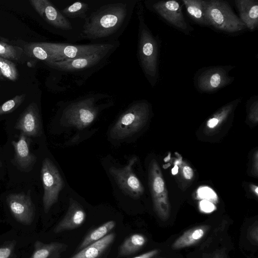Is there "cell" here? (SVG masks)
I'll return each mask as SVG.
<instances>
[{
	"label": "cell",
	"mask_w": 258,
	"mask_h": 258,
	"mask_svg": "<svg viewBox=\"0 0 258 258\" xmlns=\"http://www.w3.org/2000/svg\"><path fill=\"white\" fill-rule=\"evenodd\" d=\"M115 50L99 52L80 58L59 61L44 62L49 67L65 75L76 77L78 85L82 84L92 74L106 64Z\"/></svg>",
	"instance_id": "4"
},
{
	"label": "cell",
	"mask_w": 258,
	"mask_h": 258,
	"mask_svg": "<svg viewBox=\"0 0 258 258\" xmlns=\"http://www.w3.org/2000/svg\"><path fill=\"white\" fill-rule=\"evenodd\" d=\"M138 0H114L95 5L84 21L82 40L92 43L118 41L127 28Z\"/></svg>",
	"instance_id": "1"
},
{
	"label": "cell",
	"mask_w": 258,
	"mask_h": 258,
	"mask_svg": "<svg viewBox=\"0 0 258 258\" xmlns=\"http://www.w3.org/2000/svg\"><path fill=\"white\" fill-rule=\"evenodd\" d=\"M22 49L25 53L29 56L43 60L44 62L51 61L50 56L47 52L42 47L38 46L36 42L24 44Z\"/></svg>",
	"instance_id": "27"
},
{
	"label": "cell",
	"mask_w": 258,
	"mask_h": 258,
	"mask_svg": "<svg viewBox=\"0 0 258 258\" xmlns=\"http://www.w3.org/2000/svg\"><path fill=\"white\" fill-rule=\"evenodd\" d=\"M150 113V105L145 100L134 101L120 115L110 131L113 139H123L140 130Z\"/></svg>",
	"instance_id": "7"
},
{
	"label": "cell",
	"mask_w": 258,
	"mask_h": 258,
	"mask_svg": "<svg viewBox=\"0 0 258 258\" xmlns=\"http://www.w3.org/2000/svg\"><path fill=\"white\" fill-rule=\"evenodd\" d=\"M26 54L22 47L13 45L0 40V57L9 60L20 61Z\"/></svg>",
	"instance_id": "26"
},
{
	"label": "cell",
	"mask_w": 258,
	"mask_h": 258,
	"mask_svg": "<svg viewBox=\"0 0 258 258\" xmlns=\"http://www.w3.org/2000/svg\"><path fill=\"white\" fill-rule=\"evenodd\" d=\"M150 5L152 10L174 27L184 31L188 29L181 8L178 2L173 0L163 1Z\"/></svg>",
	"instance_id": "15"
},
{
	"label": "cell",
	"mask_w": 258,
	"mask_h": 258,
	"mask_svg": "<svg viewBox=\"0 0 258 258\" xmlns=\"http://www.w3.org/2000/svg\"><path fill=\"white\" fill-rule=\"evenodd\" d=\"M178 172V167L175 165L174 167L172 169V173L173 174H175Z\"/></svg>",
	"instance_id": "38"
},
{
	"label": "cell",
	"mask_w": 258,
	"mask_h": 258,
	"mask_svg": "<svg viewBox=\"0 0 258 258\" xmlns=\"http://www.w3.org/2000/svg\"><path fill=\"white\" fill-rule=\"evenodd\" d=\"M161 258H162V257H161Z\"/></svg>",
	"instance_id": "42"
},
{
	"label": "cell",
	"mask_w": 258,
	"mask_h": 258,
	"mask_svg": "<svg viewBox=\"0 0 258 258\" xmlns=\"http://www.w3.org/2000/svg\"><path fill=\"white\" fill-rule=\"evenodd\" d=\"M3 76H2V75L1 74V72H0V79H3Z\"/></svg>",
	"instance_id": "41"
},
{
	"label": "cell",
	"mask_w": 258,
	"mask_h": 258,
	"mask_svg": "<svg viewBox=\"0 0 258 258\" xmlns=\"http://www.w3.org/2000/svg\"><path fill=\"white\" fill-rule=\"evenodd\" d=\"M138 19L137 58L148 82L154 86L158 77V44L145 21L141 2L137 3Z\"/></svg>",
	"instance_id": "3"
},
{
	"label": "cell",
	"mask_w": 258,
	"mask_h": 258,
	"mask_svg": "<svg viewBox=\"0 0 258 258\" xmlns=\"http://www.w3.org/2000/svg\"><path fill=\"white\" fill-rule=\"evenodd\" d=\"M205 9L206 17L209 25L217 29L228 33H236L246 28L226 1H205Z\"/></svg>",
	"instance_id": "8"
},
{
	"label": "cell",
	"mask_w": 258,
	"mask_h": 258,
	"mask_svg": "<svg viewBox=\"0 0 258 258\" xmlns=\"http://www.w3.org/2000/svg\"><path fill=\"white\" fill-rule=\"evenodd\" d=\"M229 68L211 67L199 71L195 76L197 88L203 92H212L230 84L234 78L229 75Z\"/></svg>",
	"instance_id": "10"
},
{
	"label": "cell",
	"mask_w": 258,
	"mask_h": 258,
	"mask_svg": "<svg viewBox=\"0 0 258 258\" xmlns=\"http://www.w3.org/2000/svg\"><path fill=\"white\" fill-rule=\"evenodd\" d=\"M115 237V233H109L100 240L78 251L69 258H100L109 249Z\"/></svg>",
	"instance_id": "19"
},
{
	"label": "cell",
	"mask_w": 258,
	"mask_h": 258,
	"mask_svg": "<svg viewBox=\"0 0 258 258\" xmlns=\"http://www.w3.org/2000/svg\"><path fill=\"white\" fill-rule=\"evenodd\" d=\"M227 255L226 249L223 248L216 251L208 258H227Z\"/></svg>",
	"instance_id": "34"
},
{
	"label": "cell",
	"mask_w": 258,
	"mask_h": 258,
	"mask_svg": "<svg viewBox=\"0 0 258 258\" xmlns=\"http://www.w3.org/2000/svg\"><path fill=\"white\" fill-rule=\"evenodd\" d=\"M240 19L245 27L254 30L258 25V2L255 0H235Z\"/></svg>",
	"instance_id": "18"
},
{
	"label": "cell",
	"mask_w": 258,
	"mask_h": 258,
	"mask_svg": "<svg viewBox=\"0 0 258 258\" xmlns=\"http://www.w3.org/2000/svg\"><path fill=\"white\" fill-rule=\"evenodd\" d=\"M136 161V159L133 158L128 164L123 167H111L109 169V173L121 190L134 199L139 198L144 192L143 185L133 170Z\"/></svg>",
	"instance_id": "11"
},
{
	"label": "cell",
	"mask_w": 258,
	"mask_h": 258,
	"mask_svg": "<svg viewBox=\"0 0 258 258\" xmlns=\"http://www.w3.org/2000/svg\"><path fill=\"white\" fill-rule=\"evenodd\" d=\"M50 56V61H59L84 57L110 50H116L119 41L108 43L74 44L68 43L37 42Z\"/></svg>",
	"instance_id": "5"
},
{
	"label": "cell",
	"mask_w": 258,
	"mask_h": 258,
	"mask_svg": "<svg viewBox=\"0 0 258 258\" xmlns=\"http://www.w3.org/2000/svg\"><path fill=\"white\" fill-rule=\"evenodd\" d=\"M25 94L15 96L0 106V116L9 114L16 109L24 101Z\"/></svg>",
	"instance_id": "29"
},
{
	"label": "cell",
	"mask_w": 258,
	"mask_h": 258,
	"mask_svg": "<svg viewBox=\"0 0 258 258\" xmlns=\"http://www.w3.org/2000/svg\"><path fill=\"white\" fill-rule=\"evenodd\" d=\"M30 139L21 132L18 141L12 142L15 151L14 162L23 171H28L33 166L36 157L30 150Z\"/></svg>",
	"instance_id": "17"
},
{
	"label": "cell",
	"mask_w": 258,
	"mask_h": 258,
	"mask_svg": "<svg viewBox=\"0 0 258 258\" xmlns=\"http://www.w3.org/2000/svg\"><path fill=\"white\" fill-rule=\"evenodd\" d=\"M147 242L146 237L139 233L131 235L126 238L119 248L118 257L129 256L139 251Z\"/></svg>",
	"instance_id": "23"
},
{
	"label": "cell",
	"mask_w": 258,
	"mask_h": 258,
	"mask_svg": "<svg viewBox=\"0 0 258 258\" xmlns=\"http://www.w3.org/2000/svg\"><path fill=\"white\" fill-rule=\"evenodd\" d=\"M6 201L12 214L18 222L26 225L33 222L35 207L30 192L10 194L7 197Z\"/></svg>",
	"instance_id": "13"
},
{
	"label": "cell",
	"mask_w": 258,
	"mask_h": 258,
	"mask_svg": "<svg viewBox=\"0 0 258 258\" xmlns=\"http://www.w3.org/2000/svg\"><path fill=\"white\" fill-rule=\"evenodd\" d=\"M34 251L29 258H60L67 250L68 245L61 242L44 243L37 240L34 244Z\"/></svg>",
	"instance_id": "21"
},
{
	"label": "cell",
	"mask_w": 258,
	"mask_h": 258,
	"mask_svg": "<svg viewBox=\"0 0 258 258\" xmlns=\"http://www.w3.org/2000/svg\"><path fill=\"white\" fill-rule=\"evenodd\" d=\"M116 226L114 221H108L89 232L79 244L77 250H81L90 244L104 237Z\"/></svg>",
	"instance_id": "24"
},
{
	"label": "cell",
	"mask_w": 258,
	"mask_h": 258,
	"mask_svg": "<svg viewBox=\"0 0 258 258\" xmlns=\"http://www.w3.org/2000/svg\"><path fill=\"white\" fill-rule=\"evenodd\" d=\"M190 17L197 23L209 25L205 15V1L182 0Z\"/></svg>",
	"instance_id": "25"
},
{
	"label": "cell",
	"mask_w": 258,
	"mask_h": 258,
	"mask_svg": "<svg viewBox=\"0 0 258 258\" xmlns=\"http://www.w3.org/2000/svg\"><path fill=\"white\" fill-rule=\"evenodd\" d=\"M86 217V212L82 205L77 201L70 198L67 212L55 226L53 231L55 233H59L77 229L82 225Z\"/></svg>",
	"instance_id": "16"
},
{
	"label": "cell",
	"mask_w": 258,
	"mask_h": 258,
	"mask_svg": "<svg viewBox=\"0 0 258 258\" xmlns=\"http://www.w3.org/2000/svg\"><path fill=\"white\" fill-rule=\"evenodd\" d=\"M0 72L3 77L15 81L18 78L16 66L12 61L0 57Z\"/></svg>",
	"instance_id": "28"
},
{
	"label": "cell",
	"mask_w": 258,
	"mask_h": 258,
	"mask_svg": "<svg viewBox=\"0 0 258 258\" xmlns=\"http://www.w3.org/2000/svg\"><path fill=\"white\" fill-rule=\"evenodd\" d=\"M29 2L39 15L59 35L72 42L82 40V28L77 26L64 17L49 1L30 0Z\"/></svg>",
	"instance_id": "6"
},
{
	"label": "cell",
	"mask_w": 258,
	"mask_h": 258,
	"mask_svg": "<svg viewBox=\"0 0 258 258\" xmlns=\"http://www.w3.org/2000/svg\"><path fill=\"white\" fill-rule=\"evenodd\" d=\"M219 122V119L217 117H214L210 119L207 122V125L209 127L212 128L217 125Z\"/></svg>",
	"instance_id": "37"
},
{
	"label": "cell",
	"mask_w": 258,
	"mask_h": 258,
	"mask_svg": "<svg viewBox=\"0 0 258 258\" xmlns=\"http://www.w3.org/2000/svg\"><path fill=\"white\" fill-rule=\"evenodd\" d=\"M2 165H3L1 159L0 158V168L2 167Z\"/></svg>",
	"instance_id": "40"
},
{
	"label": "cell",
	"mask_w": 258,
	"mask_h": 258,
	"mask_svg": "<svg viewBox=\"0 0 258 258\" xmlns=\"http://www.w3.org/2000/svg\"><path fill=\"white\" fill-rule=\"evenodd\" d=\"M248 238L249 241L255 245L257 244L258 242V224L257 222L253 224L248 231Z\"/></svg>",
	"instance_id": "32"
},
{
	"label": "cell",
	"mask_w": 258,
	"mask_h": 258,
	"mask_svg": "<svg viewBox=\"0 0 258 258\" xmlns=\"http://www.w3.org/2000/svg\"><path fill=\"white\" fill-rule=\"evenodd\" d=\"M183 174L186 179H191L194 175V171L192 168L188 166H185L183 168Z\"/></svg>",
	"instance_id": "36"
},
{
	"label": "cell",
	"mask_w": 258,
	"mask_h": 258,
	"mask_svg": "<svg viewBox=\"0 0 258 258\" xmlns=\"http://www.w3.org/2000/svg\"><path fill=\"white\" fill-rule=\"evenodd\" d=\"M41 177L43 187V206L45 213L58 199L60 192L64 186V180L57 167L48 158L42 162Z\"/></svg>",
	"instance_id": "9"
},
{
	"label": "cell",
	"mask_w": 258,
	"mask_h": 258,
	"mask_svg": "<svg viewBox=\"0 0 258 258\" xmlns=\"http://www.w3.org/2000/svg\"><path fill=\"white\" fill-rule=\"evenodd\" d=\"M16 242H9L0 247V258H11L14 253Z\"/></svg>",
	"instance_id": "31"
},
{
	"label": "cell",
	"mask_w": 258,
	"mask_h": 258,
	"mask_svg": "<svg viewBox=\"0 0 258 258\" xmlns=\"http://www.w3.org/2000/svg\"><path fill=\"white\" fill-rule=\"evenodd\" d=\"M199 198L215 203L217 201V196L215 192L208 187H201L197 191Z\"/></svg>",
	"instance_id": "30"
},
{
	"label": "cell",
	"mask_w": 258,
	"mask_h": 258,
	"mask_svg": "<svg viewBox=\"0 0 258 258\" xmlns=\"http://www.w3.org/2000/svg\"><path fill=\"white\" fill-rule=\"evenodd\" d=\"M149 175L155 210L159 217L162 220L165 221L168 219L170 215L169 205L166 194H163L165 190L164 181L155 162L151 164Z\"/></svg>",
	"instance_id": "12"
},
{
	"label": "cell",
	"mask_w": 258,
	"mask_h": 258,
	"mask_svg": "<svg viewBox=\"0 0 258 258\" xmlns=\"http://www.w3.org/2000/svg\"><path fill=\"white\" fill-rule=\"evenodd\" d=\"M199 206L200 210L206 213H211L216 209L213 203L205 200L201 201Z\"/></svg>",
	"instance_id": "33"
},
{
	"label": "cell",
	"mask_w": 258,
	"mask_h": 258,
	"mask_svg": "<svg viewBox=\"0 0 258 258\" xmlns=\"http://www.w3.org/2000/svg\"><path fill=\"white\" fill-rule=\"evenodd\" d=\"M106 93H90L67 102L62 110L60 123L63 125L83 129L96 119L101 109L112 104Z\"/></svg>",
	"instance_id": "2"
},
{
	"label": "cell",
	"mask_w": 258,
	"mask_h": 258,
	"mask_svg": "<svg viewBox=\"0 0 258 258\" xmlns=\"http://www.w3.org/2000/svg\"><path fill=\"white\" fill-rule=\"evenodd\" d=\"M95 4L94 1H77L60 11L64 17L69 19H80L84 21Z\"/></svg>",
	"instance_id": "22"
},
{
	"label": "cell",
	"mask_w": 258,
	"mask_h": 258,
	"mask_svg": "<svg viewBox=\"0 0 258 258\" xmlns=\"http://www.w3.org/2000/svg\"><path fill=\"white\" fill-rule=\"evenodd\" d=\"M209 229L207 225L198 226L185 231L172 244V248L179 249L197 244L205 236Z\"/></svg>",
	"instance_id": "20"
},
{
	"label": "cell",
	"mask_w": 258,
	"mask_h": 258,
	"mask_svg": "<svg viewBox=\"0 0 258 258\" xmlns=\"http://www.w3.org/2000/svg\"><path fill=\"white\" fill-rule=\"evenodd\" d=\"M15 128L28 137H36L42 134V123L38 105L31 103L21 114Z\"/></svg>",
	"instance_id": "14"
},
{
	"label": "cell",
	"mask_w": 258,
	"mask_h": 258,
	"mask_svg": "<svg viewBox=\"0 0 258 258\" xmlns=\"http://www.w3.org/2000/svg\"><path fill=\"white\" fill-rule=\"evenodd\" d=\"M159 250L155 249L133 258H152L158 254Z\"/></svg>",
	"instance_id": "35"
},
{
	"label": "cell",
	"mask_w": 258,
	"mask_h": 258,
	"mask_svg": "<svg viewBox=\"0 0 258 258\" xmlns=\"http://www.w3.org/2000/svg\"><path fill=\"white\" fill-rule=\"evenodd\" d=\"M257 189H258V187L257 186L255 187V193L256 194V195H257L258 194V190H257Z\"/></svg>",
	"instance_id": "39"
}]
</instances>
